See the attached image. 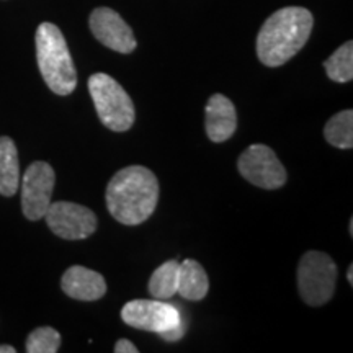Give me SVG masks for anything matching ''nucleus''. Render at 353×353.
<instances>
[{
	"mask_svg": "<svg viewBox=\"0 0 353 353\" xmlns=\"http://www.w3.org/2000/svg\"><path fill=\"white\" fill-rule=\"evenodd\" d=\"M208 290L210 280L201 263L192 259L183 260L179 268V290H176V293L182 294L190 301H200L208 294Z\"/></svg>",
	"mask_w": 353,
	"mask_h": 353,
	"instance_id": "nucleus-13",
	"label": "nucleus"
},
{
	"mask_svg": "<svg viewBox=\"0 0 353 353\" xmlns=\"http://www.w3.org/2000/svg\"><path fill=\"white\" fill-rule=\"evenodd\" d=\"M325 72L330 81L347 83L353 79V43H343L324 63Z\"/></svg>",
	"mask_w": 353,
	"mask_h": 353,
	"instance_id": "nucleus-17",
	"label": "nucleus"
},
{
	"mask_svg": "<svg viewBox=\"0 0 353 353\" xmlns=\"http://www.w3.org/2000/svg\"><path fill=\"white\" fill-rule=\"evenodd\" d=\"M237 169L247 182L265 190L281 188L288 176L273 149L265 144L249 145L239 156Z\"/></svg>",
	"mask_w": 353,
	"mask_h": 353,
	"instance_id": "nucleus-7",
	"label": "nucleus"
},
{
	"mask_svg": "<svg viewBox=\"0 0 353 353\" xmlns=\"http://www.w3.org/2000/svg\"><path fill=\"white\" fill-rule=\"evenodd\" d=\"M61 347V334L52 327H38L26 339L28 353H56Z\"/></svg>",
	"mask_w": 353,
	"mask_h": 353,
	"instance_id": "nucleus-18",
	"label": "nucleus"
},
{
	"mask_svg": "<svg viewBox=\"0 0 353 353\" xmlns=\"http://www.w3.org/2000/svg\"><path fill=\"white\" fill-rule=\"evenodd\" d=\"M159 192L157 176L148 167H126L112 176L107 187L108 213L125 226H138L156 211Z\"/></svg>",
	"mask_w": 353,
	"mask_h": 353,
	"instance_id": "nucleus-1",
	"label": "nucleus"
},
{
	"mask_svg": "<svg viewBox=\"0 0 353 353\" xmlns=\"http://www.w3.org/2000/svg\"><path fill=\"white\" fill-rule=\"evenodd\" d=\"M237 130L236 107L228 97L214 94L206 103V134L213 143H224Z\"/></svg>",
	"mask_w": 353,
	"mask_h": 353,
	"instance_id": "nucleus-12",
	"label": "nucleus"
},
{
	"mask_svg": "<svg viewBox=\"0 0 353 353\" xmlns=\"http://www.w3.org/2000/svg\"><path fill=\"white\" fill-rule=\"evenodd\" d=\"M121 319L131 327L145 332L161 334L176 325L187 324V317L180 306L165 303L164 299H134L121 309Z\"/></svg>",
	"mask_w": 353,
	"mask_h": 353,
	"instance_id": "nucleus-6",
	"label": "nucleus"
},
{
	"mask_svg": "<svg viewBox=\"0 0 353 353\" xmlns=\"http://www.w3.org/2000/svg\"><path fill=\"white\" fill-rule=\"evenodd\" d=\"M347 280H348V283H350V286H353V265H350V267H348Z\"/></svg>",
	"mask_w": 353,
	"mask_h": 353,
	"instance_id": "nucleus-21",
	"label": "nucleus"
},
{
	"mask_svg": "<svg viewBox=\"0 0 353 353\" xmlns=\"http://www.w3.org/2000/svg\"><path fill=\"white\" fill-rule=\"evenodd\" d=\"M56 183L54 169L46 162H33L21 180V210L30 221L44 218Z\"/></svg>",
	"mask_w": 353,
	"mask_h": 353,
	"instance_id": "nucleus-9",
	"label": "nucleus"
},
{
	"mask_svg": "<svg viewBox=\"0 0 353 353\" xmlns=\"http://www.w3.org/2000/svg\"><path fill=\"white\" fill-rule=\"evenodd\" d=\"M15 347L12 345H0V353H15Z\"/></svg>",
	"mask_w": 353,
	"mask_h": 353,
	"instance_id": "nucleus-20",
	"label": "nucleus"
},
{
	"mask_svg": "<svg viewBox=\"0 0 353 353\" xmlns=\"http://www.w3.org/2000/svg\"><path fill=\"white\" fill-rule=\"evenodd\" d=\"M348 228H350V231H348V232H350V236H353V219H350V226H348Z\"/></svg>",
	"mask_w": 353,
	"mask_h": 353,
	"instance_id": "nucleus-22",
	"label": "nucleus"
},
{
	"mask_svg": "<svg viewBox=\"0 0 353 353\" xmlns=\"http://www.w3.org/2000/svg\"><path fill=\"white\" fill-rule=\"evenodd\" d=\"M90 30L94 37L110 50L130 54L136 50V38L131 26L108 7H99L90 15Z\"/></svg>",
	"mask_w": 353,
	"mask_h": 353,
	"instance_id": "nucleus-10",
	"label": "nucleus"
},
{
	"mask_svg": "<svg viewBox=\"0 0 353 353\" xmlns=\"http://www.w3.org/2000/svg\"><path fill=\"white\" fill-rule=\"evenodd\" d=\"M88 92L97 114L108 130L125 132L134 125V105L126 90L112 76L97 72L88 79Z\"/></svg>",
	"mask_w": 353,
	"mask_h": 353,
	"instance_id": "nucleus-4",
	"label": "nucleus"
},
{
	"mask_svg": "<svg viewBox=\"0 0 353 353\" xmlns=\"http://www.w3.org/2000/svg\"><path fill=\"white\" fill-rule=\"evenodd\" d=\"M20 183L19 151L10 138H0V195L13 196Z\"/></svg>",
	"mask_w": 353,
	"mask_h": 353,
	"instance_id": "nucleus-14",
	"label": "nucleus"
},
{
	"mask_svg": "<svg viewBox=\"0 0 353 353\" xmlns=\"http://www.w3.org/2000/svg\"><path fill=\"white\" fill-rule=\"evenodd\" d=\"M314 19L307 8L285 7L265 20L257 37V56L268 68H280L298 54L311 37Z\"/></svg>",
	"mask_w": 353,
	"mask_h": 353,
	"instance_id": "nucleus-2",
	"label": "nucleus"
},
{
	"mask_svg": "<svg viewBox=\"0 0 353 353\" xmlns=\"http://www.w3.org/2000/svg\"><path fill=\"white\" fill-rule=\"evenodd\" d=\"M37 59L46 85L56 95H70L77 87V72L64 34L54 23L44 21L37 30Z\"/></svg>",
	"mask_w": 353,
	"mask_h": 353,
	"instance_id": "nucleus-3",
	"label": "nucleus"
},
{
	"mask_svg": "<svg viewBox=\"0 0 353 353\" xmlns=\"http://www.w3.org/2000/svg\"><path fill=\"white\" fill-rule=\"evenodd\" d=\"M44 218L51 231L65 241L87 239L97 231L94 211L72 201H51Z\"/></svg>",
	"mask_w": 353,
	"mask_h": 353,
	"instance_id": "nucleus-8",
	"label": "nucleus"
},
{
	"mask_svg": "<svg viewBox=\"0 0 353 353\" xmlns=\"http://www.w3.org/2000/svg\"><path fill=\"white\" fill-rule=\"evenodd\" d=\"M179 268L176 260H167L156 268L149 280V293L156 299H169L176 294L179 290Z\"/></svg>",
	"mask_w": 353,
	"mask_h": 353,
	"instance_id": "nucleus-15",
	"label": "nucleus"
},
{
	"mask_svg": "<svg viewBox=\"0 0 353 353\" xmlns=\"http://www.w3.org/2000/svg\"><path fill=\"white\" fill-rule=\"evenodd\" d=\"M61 288L69 298L79 301H97L107 293V281L99 272L74 265L64 272L61 278Z\"/></svg>",
	"mask_w": 353,
	"mask_h": 353,
	"instance_id": "nucleus-11",
	"label": "nucleus"
},
{
	"mask_svg": "<svg viewBox=\"0 0 353 353\" xmlns=\"http://www.w3.org/2000/svg\"><path fill=\"white\" fill-rule=\"evenodd\" d=\"M324 138L330 145L337 149L353 148V112H343L334 114L324 128Z\"/></svg>",
	"mask_w": 353,
	"mask_h": 353,
	"instance_id": "nucleus-16",
	"label": "nucleus"
},
{
	"mask_svg": "<svg viewBox=\"0 0 353 353\" xmlns=\"http://www.w3.org/2000/svg\"><path fill=\"white\" fill-rule=\"evenodd\" d=\"M114 352L117 353H138L139 350L131 341H128V339H120V341L117 342V345H114Z\"/></svg>",
	"mask_w": 353,
	"mask_h": 353,
	"instance_id": "nucleus-19",
	"label": "nucleus"
},
{
	"mask_svg": "<svg viewBox=\"0 0 353 353\" xmlns=\"http://www.w3.org/2000/svg\"><path fill=\"white\" fill-rule=\"evenodd\" d=\"M337 285V265L330 255L311 250L303 255L298 267V290L301 299L317 307L329 303Z\"/></svg>",
	"mask_w": 353,
	"mask_h": 353,
	"instance_id": "nucleus-5",
	"label": "nucleus"
}]
</instances>
